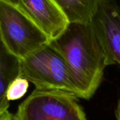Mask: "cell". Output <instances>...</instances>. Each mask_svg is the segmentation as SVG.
<instances>
[{
    "mask_svg": "<svg viewBox=\"0 0 120 120\" xmlns=\"http://www.w3.org/2000/svg\"><path fill=\"white\" fill-rule=\"evenodd\" d=\"M14 120H87L74 95L57 90L35 89L18 107Z\"/></svg>",
    "mask_w": 120,
    "mask_h": 120,
    "instance_id": "cell-4",
    "label": "cell"
},
{
    "mask_svg": "<svg viewBox=\"0 0 120 120\" xmlns=\"http://www.w3.org/2000/svg\"><path fill=\"white\" fill-rule=\"evenodd\" d=\"M0 38L7 49L21 60L50 42L49 38L20 9L2 1Z\"/></svg>",
    "mask_w": 120,
    "mask_h": 120,
    "instance_id": "cell-3",
    "label": "cell"
},
{
    "mask_svg": "<svg viewBox=\"0 0 120 120\" xmlns=\"http://www.w3.org/2000/svg\"><path fill=\"white\" fill-rule=\"evenodd\" d=\"M0 120H14V115L11 114L8 110L0 116Z\"/></svg>",
    "mask_w": 120,
    "mask_h": 120,
    "instance_id": "cell-10",
    "label": "cell"
},
{
    "mask_svg": "<svg viewBox=\"0 0 120 120\" xmlns=\"http://www.w3.org/2000/svg\"><path fill=\"white\" fill-rule=\"evenodd\" d=\"M0 1L14 5L19 9V0H0Z\"/></svg>",
    "mask_w": 120,
    "mask_h": 120,
    "instance_id": "cell-11",
    "label": "cell"
},
{
    "mask_svg": "<svg viewBox=\"0 0 120 120\" xmlns=\"http://www.w3.org/2000/svg\"><path fill=\"white\" fill-rule=\"evenodd\" d=\"M116 116L117 120H120V100L118 102V105H117V108L116 111Z\"/></svg>",
    "mask_w": 120,
    "mask_h": 120,
    "instance_id": "cell-12",
    "label": "cell"
},
{
    "mask_svg": "<svg viewBox=\"0 0 120 120\" xmlns=\"http://www.w3.org/2000/svg\"><path fill=\"white\" fill-rule=\"evenodd\" d=\"M49 44L64 58L81 98L88 100L99 87L107 67L102 48L90 23H70Z\"/></svg>",
    "mask_w": 120,
    "mask_h": 120,
    "instance_id": "cell-1",
    "label": "cell"
},
{
    "mask_svg": "<svg viewBox=\"0 0 120 120\" xmlns=\"http://www.w3.org/2000/svg\"><path fill=\"white\" fill-rule=\"evenodd\" d=\"M90 23L105 53L107 65L120 67V7L114 0H102Z\"/></svg>",
    "mask_w": 120,
    "mask_h": 120,
    "instance_id": "cell-5",
    "label": "cell"
},
{
    "mask_svg": "<svg viewBox=\"0 0 120 120\" xmlns=\"http://www.w3.org/2000/svg\"><path fill=\"white\" fill-rule=\"evenodd\" d=\"M21 59L12 54L0 38V116L10 106L7 91L11 83L21 76Z\"/></svg>",
    "mask_w": 120,
    "mask_h": 120,
    "instance_id": "cell-7",
    "label": "cell"
},
{
    "mask_svg": "<svg viewBox=\"0 0 120 120\" xmlns=\"http://www.w3.org/2000/svg\"><path fill=\"white\" fill-rule=\"evenodd\" d=\"M29 87V81L24 77L20 76L14 80L7 91V98L10 101L17 100L25 95Z\"/></svg>",
    "mask_w": 120,
    "mask_h": 120,
    "instance_id": "cell-9",
    "label": "cell"
},
{
    "mask_svg": "<svg viewBox=\"0 0 120 120\" xmlns=\"http://www.w3.org/2000/svg\"><path fill=\"white\" fill-rule=\"evenodd\" d=\"M21 62V76L36 89L62 90L81 98L64 58L49 42Z\"/></svg>",
    "mask_w": 120,
    "mask_h": 120,
    "instance_id": "cell-2",
    "label": "cell"
},
{
    "mask_svg": "<svg viewBox=\"0 0 120 120\" xmlns=\"http://www.w3.org/2000/svg\"><path fill=\"white\" fill-rule=\"evenodd\" d=\"M19 9L50 40L58 38L69 24L54 0H19Z\"/></svg>",
    "mask_w": 120,
    "mask_h": 120,
    "instance_id": "cell-6",
    "label": "cell"
},
{
    "mask_svg": "<svg viewBox=\"0 0 120 120\" xmlns=\"http://www.w3.org/2000/svg\"><path fill=\"white\" fill-rule=\"evenodd\" d=\"M102 0H54L69 23H90Z\"/></svg>",
    "mask_w": 120,
    "mask_h": 120,
    "instance_id": "cell-8",
    "label": "cell"
}]
</instances>
